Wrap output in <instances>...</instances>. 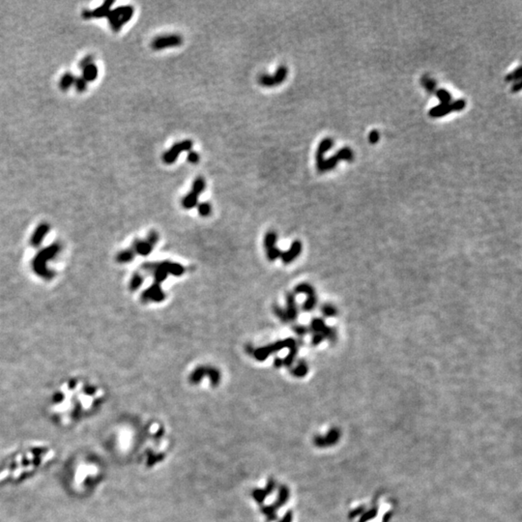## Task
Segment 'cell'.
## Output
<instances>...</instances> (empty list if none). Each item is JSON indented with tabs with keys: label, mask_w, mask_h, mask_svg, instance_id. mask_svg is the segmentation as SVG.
<instances>
[{
	"label": "cell",
	"mask_w": 522,
	"mask_h": 522,
	"mask_svg": "<svg viewBox=\"0 0 522 522\" xmlns=\"http://www.w3.org/2000/svg\"><path fill=\"white\" fill-rule=\"evenodd\" d=\"M204 376H208L210 383L213 387H217L221 380L220 370L211 366H199L193 369L189 376V381L193 385L199 384Z\"/></svg>",
	"instance_id": "cell-1"
},
{
	"label": "cell",
	"mask_w": 522,
	"mask_h": 522,
	"mask_svg": "<svg viewBox=\"0 0 522 522\" xmlns=\"http://www.w3.org/2000/svg\"><path fill=\"white\" fill-rule=\"evenodd\" d=\"M134 13L135 9L133 6H121L110 11L107 17L109 18L111 28L115 32H118L125 24H127L133 18Z\"/></svg>",
	"instance_id": "cell-2"
},
{
	"label": "cell",
	"mask_w": 522,
	"mask_h": 522,
	"mask_svg": "<svg viewBox=\"0 0 522 522\" xmlns=\"http://www.w3.org/2000/svg\"><path fill=\"white\" fill-rule=\"evenodd\" d=\"M296 342H297V340H295L292 338H285L283 340H278V341H276L274 343H271V344L262 346L260 348L254 349V351L252 353V356L255 358L257 361L263 362V361H265L267 358L269 357L271 354L276 353V352L282 350L283 348H290Z\"/></svg>",
	"instance_id": "cell-3"
},
{
	"label": "cell",
	"mask_w": 522,
	"mask_h": 522,
	"mask_svg": "<svg viewBox=\"0 0 522 522\" xmlns=\"http://www.w3.org/2000/svg\"><path fill=\"white\" fill-rule=\"evenodd\" d=\"M192 145L193 143L190 139H185L180 142H176L170 147V149H168L164 153L163 155L164 163H165L166 165H171L175 163L179 157V154L181 152H190L192 150Z\"/></svg>",
	"instance_id": "cell-4"
},
{
	"label": "cell",
	"mask_w": 522,
	"mask_h": 522,
	"mask_svg": "<svg viewBox=\"0 0 522 522\" xmlns=\"http://www.w3.org/2000/svg\"><path fill=\"white\" fill-rule=\"evenodd\" d=\"M183 44V37L179 34H166L156 37L151 44L155 51H162L168 48H176Z\"/></svg>",
	"instance_id": "cell-5"
},
{
	"label": "cell",
	"mask_w": 522,
	"mask_h": 522,
	"mask_svg": "<svg viewBox=\"0 0 522 522\" xmlns=\"http://www.w3.org/2000/svg\"><path fill=\"white\" fill-rule=\"evenodd\" d=\"M288 75V69L286 66H279L274 75L261 74L258 77V83L263 87H274L285 82Z\"/></svg>",
	"instance_id": "cell-6"
},
{
	"label": "cell",
	"mask_w": 522,
	"mask_h": 522,
	"mask_svg": "<svg viewBox=\"0 0 522 522\" xmlns=\"http://www.w3.org/2000/svg\"><path fill=\"white\" fill-rule=\"evenodd\" d=\"M165 293L163 291L161 284L153 282L147 289H145L141 295L140 300L143 304L147 303H161L165 299Z\"/></svg>",
	"instance_id": "cell-7"
},
{
	"label": "cell",
	"mask_w": 522,
	"mask_h": 522,
	"mask_svg": "<svg viewBox=\"0 0 522 522\" xmlns=\"http://www.w3.org/2000/svg\"><path fill=\"white\" fill-rule=\"evenodd\" d=\"M295 292L296 293H304V294L307 295V299L303 305V310L304 311H307V312L311 311L314 308L315 305H316V297H315L314 289L312 288V286H310L307 283H301V284L296 286Z\"/></svg>",
	"instance_id": "cell-8"
},
{
	"label": "cell",
	"mask_w": 522,
	"mask_h": 522,
	"mask_svg": "<svg viewBox=\"0 0 522 522\" xmlns=\"http://www.w3.org/2000/svg\"><path fill=\"white\" fill-rule=\"evenodd\" d=\"M301 251H302V243L299 240H296L291 244V246L287 250L281 252L280 258L284 264H289L300 255Z\"/></svg>",
	"instance_id": "cell-9"
},
{
	"label": "cell",
	"mask_w": 522,
	"mask_h": 522,
	"mask_svg": "<svg viewBox=\"0 0 522 522\" xmlns=\"http://www.w3.org/2000/svg\"><path fill=\"white\" fill-rule=\"evenodd\" d=\"M153 248H154V246L150 244L146 239L141 240L138 238L134 240V242L132 243V247H131V249L134 251V253L136 255L138 254L140 256L149 255L153 251Z\"/></svg>",
	"instance_id": "cell-10"
},
{
	"label": "cell",
	"mask_w": 522,
	"mask_h": 522,
	"mask_svg": "<svg viewBox=\"0 0 522 522\" xmlns=\"http://www.w3.org/2000/svg\"><path fill=\"white\" fill-rule=\"evenodd\" d=\"M286 313H287V318H288V322H293L297 319L298 317V307L296 305V300H295V295L294 293H290L288 292L286 294Z\"/></svg>",
	"instance_id": "cell-11"
},
{
	"label": "cell",
	"mask_w": 522,
	"mask_h": 522,
	"mask_svg": "<svg viewBox=\"0 0 522 522\" xmlns=\"http://www.w3.org/2000/svg\"><path fill=\"white\" fill-rule=\"evenodd\" d=\"M164 268L166 270V272L169 274V275L176 276H179L184 275L186 269L183 265L179 264V263H176V262H170V261H163L162 262Z\"/></svg>",
	"instance_id": "cell-12"
},
{
	"label": "cell",
	"mask_w": 522,
	"mask_h": 522,
	"mask_svg": "<svg viewBox=\"0 0 522 522\" xmlns=\"http://www.w3.org/2000/svg\"><path fill=\"white\" fill-rule=\"evenodd\" d=\"M198 196H199V195H198L197 193H195V192L191 191V192H189L188 194H186V195L183 197L182 202H181V203H182V206H183L185 209H187V210H190V209H192V208L196 207L197 204H198Z\"/></svg>",
	"instance_id": "cell-13"
},
{
	"label": "cell",
	"mask_w": 522,
	"mask_h": 522,
	"mask_svg": "<svg viewBox=\"0 0 522 522\" xmlns=\"http://www.w3.org/2000/svg\"><path fill=\"white\" fill-rule=\"evenodd\" d=\"M144 282V276L139 273V272H135L134 275L132 276L131 277V280H130V283H129V288L131 291L135 292L138 290L140 288V286L143 284Z\"/></svg>",
	"instance_id": "cell-14"
},
{
	"label": "cell",
	"mask_w": 522,
	"mask_h": 522,
	"mask_svg": "<svg viewBox=\"0 0 522 522\" xmlns=\"http://www.w3.org/2000/svg\"><path fill=\"white\" fill-rule=\"evenodd\" d=\"M298 350H299V343L296 342L293 346H291L289 348V353L287 354V356L283 359V366L287 367V368H290L293 363H294V360L296 358V355L298 353Z\"/></svg>",
	"instance_id": "cell-15"
},
{
	"label": "cell",
	"mask_w": 522,
	"mask_h": 522,
	"mask_svg": "<svg viewBox=\"0 0 522 522\" xmlns=\"http://www.w3.org/2000/svg\"><path fill=\"white\" fill-rule=\"evenodd\" d=\"M276 242H277V234H276V231L269 230L268 232H266V234L264 236V241H263L265 250L268 249V248L276 247Z\"/></svg>",
	"instance_id": "cell-16"
},
{
	"label": "cell",
	"mask_w": 522,
	"mask_h": 522,
	"mask_svg": "<svg viewBox=\"0 0 522 522\" xmlns=\"http://www.w3.org/2000/svg\"><path fill=\"white\" fill-rule=\"evenodd\" d=\"M83 76H84V79L86 81H94L96 79V77L98 76V69L96 68L95 65H93L91 63L88 66L84 67Z\"/></svg>",
	"instance_id": "cell-17"
},
{
	"label": "cell",
	"mask_w": 522,
	"mask_h": 522,
	"mask_svg": "<svg viewBox=\"0 0 522 522\" xmlns=\"http://www.w3.org/2000/svg\"><path fill=\"white\" fill-rule=\"evenodd\" d=\"M113 4V1H106L102 7L98 8L96 11H94L93 13H88V14H92L94 15L93 17H97V18H102V17H107L108 14L110 13V6Z\"/></svg>",
	"instance_id": "cell-18"
},
{
	"label": "cell",
	"mask_w": 522,
	"mask_h": 522,
	"mask_svg": "<svg viewBox=\"0 0 522 522\" xmlns=\"http://www.w3.org/2000/svg\"><path fill=\"white\" fill-rule=\"evenodd\" d=\"M291 373H292V375H294L296 377L305 376L307 373V363L304 362V361L298 362L297 366L294 368H292Z\"/></svg>",
	"instance_id": "cell-19"
},
{
	"label": "cell",
	"mask_w": 522,
	"mask_h": 522,
	"mask_svg": "<svg viewBox=\"0 0 522 522\" xmlns=\"http://www.w3.org/2000/svg\"><path fill=\"white\" fill-rule=\"evenodd\" d=\"M205 188H206V182H205L204 178H202V177L195 178V180L192 183V192H194L199 195L201 192L205 190Z\"/></svg>",
	"instance_id": "cell-20"
},
{
	"label": "cell",
	"mask_w": 522,
	"mask_h": 522,
	"mask_svg": "<svg viewBox=\"0 0 522 522\" xmlns=\"http://www.w3.org/2000/svg\"><path fill=\"white\" fill-rule=\"evenodd\" d=\"M197 212L201 217H208L212 212V206L208 202H202L197 204Z\"/></svg>",
	"instance_id": "cell-21"
},
{
	"label": "cell",
	"mask_w": 522,
	"mask_h": 522,
	"mask_svg": "<svg viewBox=\"0 0 522 522\" xmlns=\"http://www.w3.org/2000/svg\"><path fill=\"white\" fill-rule=\"evenodd\" d=\"M273 311L275 313L276 316L281 321V322H288V318H287V313H286V310L285 308H282L281 307L277 306V305H274L273 306Z\"/></svg>",
	"instance_id": "cell-22"
},
{
	"label": "cell",
	"mask_w": 522,
	"mask_h": 522,
	"mask_svg": "<svg viewBox=\"0 0 522 522\" xmlns=\"http://www.w3.org/2000/svg\"><path fill=\"white\" fill-rule=\"evenodd\" d=\"M310 328H311V330L313 331V332H315V333H320V334H322V333L324 332V330L326 329L324 321H323L322 319H319V318H315V319H313V320L311 321V323H310Z\"/></svg>",
	"instance_id": "cell-23"
},
{
	"label": "cell",
	"mask_w": 522,
	"mask_h": 522,
	"mask_svg": "<svg viewBox=\"0 0 522 522\" xmlns=\"http://www.w3.org/2000/svg\"><path fill=\"white\" fill-rule=\"evenodd\" d=\"M281 250L278 248V247H273L271 248H268L266 249V257L268 258V260L270 261H275L278 257H280L281 255Z\"/></svg>",
	"instance_id": "cell-24"
},
{
	"label": "cell",
	"mask_w": 522,
	"mask_h": 522,
	"mask_svg": "<svg viewBox=\"0 0 522 522\" xmlns=\"http://www.w3.org/2000/svg\"><path fill=\"white\" fill-rule=\"evenodd\" d=\"M146 240H147L150 244H152V245L155 247V245H156V244L158 243V241H159V234H158V232H156L155 230H151V231L148 233Z\"/></svg>",
	"instance_id": "cell-25"
},
{
	"label": "cell",
	"mask_w": 522,
	"mask_h": 522,
	"mask_svg": "<svg viewBox=\"0 0 522 522\" xmlns=\"http://www.w3.org/2000/svg\"><path fill=\"white\" fill-rule=\"evenodd\" d=\"M73 82H75V79H73V77L69 74L65 75L62 80H61V87L65 90V89H68L69 86L73 83Z\"/></svg>",
	"instance_id": "cell-26"
},
{
	"label": "cell",
	"mask_w": 522,
	"mask_h": 522,
	"mask_svg": "<svg viewBox=\"0 0 522 522\" xmlns=\"http://www.w3.org/2000/svg\"><path fill=\"white\" fill-rule=\"evenodd\" d=\"M187 160L190 163H192V164H197L199 162V154L197 152H195V151L191 150L190 152H188Z\"/></svg>",
	"instance_id": "cell-27"
},
{
	"label": "cell",
	"mask_w": 522,
	"mask_h": 522,
	"mask_svg": "<svg viewBox=\"0 0 522 522\" xmlns=\"http://www.w3.org/2000/svg\"><path fill=\"white\" fill-rule=\"evenodd\" d=\"M293 330H294V332H295L298 336H301V337H302V336H305V335L307 334V332H308L307 328L306 326H303V325H295V326L293 327Z\"/></svg>",
	"instance_id": "cell-28"
},
{
	"label": "cell",
	"mask_w": 522,
	"mask_h": 522,
	"mask_svg": "<svg viewBox=\"0 0 522 522\" xmlns=\"http://www.w3.org/2000/svg\"><path fill=\"white\" fill-rule=\"evenodd\" d=\"M322 312L324 313V315L326 316H332L335 314V308L333 307H331L329 305H326L323 307L322 308Z\"/></svg>",
	"instance_id": "cell-29"
},
{
	"label": "cell",
	"mask_w": 522,
	"mask_h": 522,
	"mask_svg": "<svg viewBox=\"0 0 522 522\" xmlns=\"http://www.w3.org/2000/svg\"><path fill=\"white\" fill-rule=\"evenodd\" d=\"M283 366V359L280 357H276L274 359V367L276 368H279Z\"/></svg>",
	"instance_id": "cell-30"
},
{
	"label": "cell",
	"mask_w": 522,
	"mask_h": 522,
	"mask_svg": "<svg viewBox=\"0 0 522 522\" xmlns=\"http://www.w3.org/2000/svg\"><path fill=\"white\" fill-rule=\"evenodd\" d=\"M76 83H77V88H78L79 91H83L85 89V82H84V80H77Z\"/></svg>",
	"instance_id": "cell-31"
},
{
	"label": "cell",
	"mask_w": 522,
	"mask_h": 522,
	"mask_svg": "<svg viewBox=\"0 0 522 522\" xmlns=\"http://www.w3.org/2000/svg\"><path fill=\"white\" fill-rule=\"evenodd\" d=\"M290 521H291V517L289 518V516H286V518H285V520L283 521V522H290Z\"/></svg>",
	"instance_id": "cell-32"
}]
</instances>
